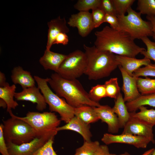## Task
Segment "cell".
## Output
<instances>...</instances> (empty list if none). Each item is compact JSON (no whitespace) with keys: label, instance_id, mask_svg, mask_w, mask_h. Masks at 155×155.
Wrapping results in <instances>:
<instances>
[{"label":"cell","instance_id":"43","mask_svg":"<svg viewBox=\"0 0 155 155\" xmlns=\"http://www.w3.org/2000/svg\"><path fill=\"white\" fill-rule=\"evenodd\" d=\"M6 79L4 73L0 72V87H4L9 84L6 82Z\"/></svg>","mask_w":155,"mask_h":155},{"label":"cell","instance_id":"15","mask_svg":"<svg viewBox=\"0 0 155 155\" xmlns=\"http://www.w3.org/2000/svg\"><path fill=\"white\" fill-rule=\"evenodd\" d=\"M94 108L100 120L107 125L108 132L111 134L117 133L120 128L119 123L112 108L108 105H100Z\"/></svg>","mask_w":155,"mask_h":155},{"label":"cell","instance_id":"14","mask_svg":"<svg viewBox=\"0 0 155 155\" xmlns=\"http://www.w3.org/2000/svg\"><path fill=\"white\" fill-rule=\"evenodd\" d=\"M118 67L123 79L122 90L124 94L123 99L125 102H131L141 95L137 88V78L129 75L121 66Z\"/></svg>","mask_w":155,"mask_h":155},{"label":"cell","instance_id":"36","mask_svg":"<svg viewBox=\"0 0 155 155\" xmlns=\"http://www.w3.org/2000/svg\"><path fill=\"white\" fill-rule=\"evenodd\" d=\"M91 13L95 28L98 27L104 22L106 13L100 8L92 10Z\"/></svg>","mask_w":155,"mask_h":155},{"label":"cell","instance_id":"34","mask_svg":"<svg viewBox=\"0 0 155 155\" xmlns=\"http://www.w3.org/2000/svg\"><path fill=\"white\" fill-rule=\"evenodd\" d=\"M133 76L137 78L140 76L155 77V64L150 63L144 67H140L133 73Z\"/></svg>","mask_w":155,"mask_h":155},{"label":"cell","instance_id":"44","mask_svg":"<svg viewBox=\"0 0 155 155\" xmlns=\"http://www.w3.org/2000/svg\"><path fill=\"white\" fill-rule=\"evenodd\" d=\"M0 106L3 108H5L7 107L6 103L2 99L0 98Z\"/></svg>","mask_w":155,"mask_h":155},{"label":"cell","instance_id":"4","mask_svg":"<svg viewBox=\"0 0 155 155\" xmlns=\"http://www.w3.org/2000/svg\"><path fill=\"white\" fill-rule=\"evenodd\" d=\"M11 118L3 121V133L6 142L20 145L29 142L37 137L33 128L27 123L9 112Z\"/></svg>","mask_w":155,"mask_h":155},{"label":"cell","instance_id":"42","mask_svg":"<svg viewBox=\"0 0 155 155\" xmlns=\"http://www.w3.org/2000/svg\"><path fill=\"white\" fill-rule=\"evenodd\" d=\"M146 18L150 21L152 25V36L153 38H155V16H146Z\"/></svg>","mask_w":155,"mask_h":155},{"label":"cell","instance_id":"29","mask_svg":"<svg viewBox=\"0 0 155 155\" xmlns=\"http://www.w3.org/2000/svg\"><path fill=\"white\" fill-rule=\"evenodd\" d=\"M137 9L141 14L155 16V0H138Z\"/></svg>","mask_w":155,"mask_h":155},{"label":"cell","instance_id":"25","mask_svg":"<svg viewBox=\"0 0 155 155\" xmlns=\"http://www.w3.org/2000/svg\"><path fill=\"white\" fill-rule=\"evenodd\" d=\"M140 111L130 113L131 116L138 118L154 126L155 125V109H148L145 106H140Z\"/></svg>","mask_w":155,"mask_h":155},{"label":"cell","instance_id":"21","mask_svg":"<svg viewBox=\"0 0 155 155\" xmlns=\"http://www.w3.org/2000/svg\"><path fill=\"white\" fill-rule=\"evenodd\" d=\"M115 100V104L112 108L118 117L120 128H123L130 118V112L121 93Z\"/></svg>","mask_w":155,"mask_h":155},{"label":"cell","instance_id":"22","mask_svg":"<svg viewBox=\"0 0 155 155\" xmlns=\"http://www.w3.org/2000/svg\"><path fill=\"white\" fill-rule=\"evenodd\" d=\"M74 113L75 116L88 125L96 122L100 120L94 107L90 106L84 105L74 108Z\"/></svg>","mask_w":155,"mask_h":155},{"label":"cell","instance_id":"23","mask_svg":"<svg viewBox=\"0 0 155 155\" xmlns=\"http://www.w3.org/2000/svg\"><path fill=\"white\" fill-rule=\"evenodd\" d=\"M16 89L14 84L10 86L8 84L4 87H0V98L6 103L7 111L8 113L12 111V109H15L19 105L14 99Z\"/></svg>","mask_w":155,"mask_h":155},{"label":"cell","instance_id":"9","mask_svg":"<svg viewBox=\"0 0 155 155\" xmlns=\"http://www.w3.org/2000/svg\"><path fill=\"white\" fill-rule=\"evenodd\" d=\"M55 137L51 135L36 137L31 141L20 145L6 142L9 155H33L46 142Z\"/></svg>","mask_w":155,"mask_h":155},{"label":"cell","instance_id":"40","mask_svg":"<svg viewBox=\"0 0 155 155\" xmlns=\"http://www.w3.org/2000/svg\"><path fill=\"white\" fill-rule=\"evenodd\" d=\"M69 41V38L66 33H61L57 36L53 44H62L65 45L68 44Z\"/></svg>","mask_w":155,"mask_h":155},{"label":"cell","instance_id":"31","mask_svg":"<svg viewBox=\"0 0 155 155\" xmlns=\"http://www.w3.org/2000/svg\"><path fill=\"white\" fill-rule=\"evenodd\" d=\"M88 94L91 100L96 102H99L101 99L107 97L104 84H98L92 87Z\"/></svg>","mask_w":155,"mask_h":155},{"label":"cell","instance_id":"35","mask_svg":"<svg viewBox=\"0 0 155 155\" xmlns=\"http://www.w3.org/2000/svg\"><path fill=\"white\" fill-rule=\"evenodd\" d=\"M54 138H51L38 149L33 155H58L53 147Z\"/></svg>","mask_w":155,"mask_h":155},{"label":"cell","instance_id":"19","mask_svg":"<svg viewBox=\"0 0 155 155\" xmlns=\"http://www.w3.org/2000/svg\"><path fill=\"white\" fill-rule=\"evenodd\" d=\"M116 58L119 65L130 75L133 76V73L143 66L151 63L150 60L144 58L138 59L135 57L116 55Z\"/></svg>","mask_w":155,"mask_h":155},{"label":"cell","instance_id":"1","mask_svg":"<svg viewBox=\"0 0 155 155\" xmlns=\"http://www.w3.org/2000/svg\"><path fill=\"white\" fill-rule=\"evenodd\" d=\"M94 34V45L97 49L115 55L135 58L146 50L136 44L134 40L126 32L108 26L95 32Z\"/></svg>","mask_w":155,"mask_h":155},{"label":"cell","instance_id":"38","mask_svg":"<svg viewBox=\"0 0 155 155\" xmlns=\"http://www.w3.org/2000/svg\"><path fill=\"white\" fill-rule=\"evenodd\" d=\"M104 22L109 23L110 27L113 29L121 30L118 18L117 16L108 14H106Z\"/></svg>","mask_w":155,"mask_h":155},{"label":"cell","instance_id":"27","mask_svg":"<svg viewBox=\"0 0 155 155\" xmlns=\"http://www.w3.org/2000/svg\"><path fill=\"white\" fill-rule=\"evenodd\" d=\"M100 145L97 141H84L82 146L76 149L73 155H94Z\"/></svg>","mask_w":155,"mask_h":155},{"label":"cell","instance_id":"37","mask_svg":"<svg viewBox=\"0 0 155 155\" xmlns=\"http://www.w3.org/2000/svg\"><path fill=\"white\" fill-rule=\"evenodd\" d=\"M100 8L102 9L106 14L117 16L112 0H101Z\"/></svg>","mask_w":155,"mask_h":155},{"label":"cell","instance_id":"7","mask_svg":"<svg viewBox=\"0 0 155 155\" xmlns=\"http://www.w3.org/2000/svg\"><path fill=\"white\" fill-rule=\"evenodd\" d=\"M126 15L117 16L121 30L129 34L134 40L152 36V26L149 21L143 20L141 14L130 7Z\"/></svg>","mask_w":155,"mask_h":155},{"label":"cell","instance_id":"3","mask_svg":"<svg viewBox=\"0 0 155 155\" xmlns=\"http://www.w3.org/2000/svg\"><path fill=\"white\" fill-rule=\"evenodd\" d=\"M87 60L84 74L90 80H97L109 76L119 65L116 55L99 50L94 45H83Z\"/></svg>","mask_w":155,"mask_h":155},{"label":"cell","instance_id":"33","mask_svg":"<svg viewBox=\"0 0 155 155\" xmlns=\"http://www.w3.org/2000/svg\"><path fill=\"white\" fill-rule=\"evenodd\" d=\"M154 41H152L148 37H145L141 39L146 47V50L141 53L144 58L152 60L155 62V38Z\"/></svg>","mask_w":155,"mask_h":155},{"label":"cell","instance_id":"12","mask_svg":"<svg viewBox=\"0 0 155 155\" xmlns=\"http://www.w3.org/2000/svg\"><path fill=\"white\" fill-rule=\"evenodd\" d=\"M67 24L70 27L77 28L79 34L83 37L88 36L95 28L92 13L89 11L71 15Z\"/></svg>","mask_w":155,"mask_h":155},{"label":"cell","instance_id":"17","mask_svg":"<svg viewBox=\"0 0 155 155\" xmlns=\"http://www.w3.org/2000/svg\"><path fill=\"white\" fill-rule=\"evenodd\" d=\"M47 25L49 29L46 49L50 50L57 36L61 33H67L69 30L65 18H61L60 16L51 20Z\"/></svg>","mask_w":155,"mask_h":155},{"label":"cell","instance_id":"16","mask_svg":"<svg viewBox=\"0 0 155 155\" xmlns=\"http://www.w3.org/2000/svg\"><path fill=\"white\" fill-rule=\"evenodd\" d=\"M90 125L87 124L75 116L73 117L67 123L57 129V131L71 130L77 132L82 137L84 141H91L92 135L90 130Z\"/></svg>","mask_w":155,"mask_h":155},{"label":"cell","instance_id":"46","mask_svg":"<svg viewBox=\"0 0 155 155\" xmlns=\"http://www.w3.org/2000/svg\"><path fill=\"white\" fill-rule=\"evenodd\" d=\"M111 155H131L129 153L127 152H125L124 153L119 155H117L115 154H111Z\"/></svg>","mask_w":155,"mask_h":155},{"label":"cell","instance_id":"24","mask_svg":"<svg viewBox=\"0 0 155 155\" xmlns=\"http://www.w3.org/2000/svg\"><path fill=\"white\" fill-rule=\"evenodd\" d=\"M126 105L130 113L136 112L142 106L148 105L155 107V92L147 95H141L133 101L126 102Z\"/></svg>","mask_w":155,"mask_h":155},{"label":"cell","instance_id":"30","mask_svg":"<svg viewBox=\"0 0 155 155\" xmlns=\"http://www.w3.org/2000/svg\"><path fill=\"white\" fill-rule=\"evenodd\" d=\"M101 0H78L74 5V8L80 11H87L100 8Z\"/></svg>","mask_w":155,"mask_h":155},{"label":"cell","instance_id":"10","mask_svg":"<svg viewBox=\"0 0 155 155\" xmlns=\"http://www.w3.org/2000/svg\"><path fill=\"white\" fill-rule=\"evenodd\" d=\"M105 144L114 143L125 144L134 146L137 148H146L151 142L148 139L143 137L127 133L115 135L105 133L101 140Z\"/></svg>","mask_w":155,"mask_h":155},{"label":"cell","instance_id":"20","mask_svg":"<svg viewBox=\"0 0 155 155\" xmlns=\"http://www.w3.org/2000/svg\"><path fill=\"white\" fill-rule=\"evenodd\" d=\"M14 84L20 85L23 89L35 86V80L31 73L20 66L13 68L11 76Z\"/></svg>","mask_w":155,"mask_h":155},{"label":"cell","instance_id":"13","mask_svg":"<svg viewBox=\"0 0 155 155\" xmlns=\"http://www.w3.org/2000/svg\"><path fill=\"white\" fill-rule=\"evenodd\" d=\"M35 86L23 89L19 92H16L14 98L18 101H26L36 104V108L39 111H42L46 107L44 97Z\"/></svg>","mask_w":155,"mask_h":155},{"label":"cell","instance_id":"2","mask_svg":"<svg viewBox=\"0 0 155 155\" xmlns=\"http://www.w3.org/2000/svg\"><path fill=\"white\" fill-rule=\"evenodd\" d=\"M48 83L57 95L64 98L74 108L84 105L97 107L101 105L90 99L88 93L77 79H65L55 73L48 78Z\"/></svg>","mask_w":155,"mask_h":155},{"label":"cell","instance_id":"8","mask_svg":"<svg viewBox=\"0 0 155 155\" xmlns=\"http://www.w3.org/2000/svg\"><path fill=\"white\" fill-rule=\"evenodd\" d=\"M87 63L85 52L76 50L67 55L57 73L65 79H77L84 74Z\"/></svg>","mask_w":155,"mask_h":155},{"label":"cell","instance_id":"39","mask_svg":"<svg viewBox=\"0 0 155 155\" xmlns=\"http://www.w3.org/2000/svg\"><path fill=\"white\" fill-rule=\"evenodd\" d=\"M3 125H0V152L2 155H9L3 133Z\"/></svg>","mask_w":155,"mask_h":155},{"label":"cell","instance_id":"18","mask_svg":"<svg viewBox=\"0 0 155 155\" xmlns=\"http://www.w3.org/2000/svg\"><path fill=\"white\" fill-rule=\"evenodd\" d=\"M66 55L46 49L39 62L44 69L51 70L57 73Z\"/></svg>","mask_w":155,"mask_h":155},{"label":"cell","instance_id":"11","mask_svg":"<svg viewBox=\"0 0 155 155\" xmlns=\"http://www.w3.org/2000/svg\"><path fill=\"white\" fill-rule=\"evenodd\" d=\"M153 127L143 121L130 116L129 120L123 128L122 133L143 137L154 144L155 140L153 133Z\"/></svg>","mask_w":155,"mask_h":155},{"label":"cell","instance_id":"26","mask_svg":"<svg viewBox=\"0 0 155 155\" xmlns=\"http://www.w3.org/2000/svg\"><path fill=\"white\" fill-rule=\"evenodd\" d=\"M137 84L138 90L141 95L155 92V79H151L148 77L145 78L139 77L137 78Z\"/></svg>","mask_w":155,"mask_h":155},{"label":"cell","instance_id":"45","mask_svg":"<svg viewBox=\"0 0 155 155\" xmlns=\"http://www.w3.org/2000/svg\"><path fill=\"white\" fill-rule=\"evenodd\" d=\"M154 150V148H151L146 151L141 155H152Z\"/></svg>","mask_w":155,"mask_h":155},{"label":"cell","instance_id":"32","mask_svg":"<svg viewBox=\"0 0 155 155\" xmlns=\"http://www.w3.org/2000/svg\"><path fill=\"white\" fill-rule=\"evenodd\" d=\"M117 16L125 15L128 9L133 4L135 0H112Z\"/></svg>","mask_w":155,"mask_h":155},{"label":"cell","instance_id":"47","mask_svg":"<svg viewBox=\"0 0 155 155\" xmlns=\"http://www.w3.org/2000/svg\"><path fill=\"white\" fill-rule=\"evenodd\" d=\"M152 155H155V147L154 148V150Z\"/></svg>","mask_w":155,"mask_h":155},{"label":"cell","instance_id":"5","mask_svg":"<svg viewBox=\"0 0 155 155\" xmlns=\"http://www.w3.org/2000/svg\"><path fill=\"white\" fill-rule=\"evenodd\" d=\"M14 116L28 124L34 130L38 137L46 135L55 137L58 132L57 129L61 121L54 113L51 112L29 111L25 117Z\"/></svg>","mask_w":155,"mask_h":155},{"label":"cell","instance_id":"28","mask_svg":"<svg viewBox=\"0 0 155 155\" xmlns=\"http://www.w3.org/2000/svg\"><path fill=\"white\" fill-rule=\"evenodd\" d=\"M104 85L107 96L116 99L121 93V88L119 85L117 78H110L106 81Z\"/></svg>","mask_w":155,"mask_h":155},{"label":"cell","instance_id":"41","mask_svg":"<svg viewBox=\"0 0 155 155\" xmlns=\"http://www.w3.org/2000/svg\"><path fill=\"white\" fill-rule=\"evenodd\" d=\"M107 145H100L94 155H111Z\"/></svg>","mask_w":155,"mask_h":155},{"label":"cell","instance_id":"6","mask_svg":"<svg viewBox=\"0 0 155 155\" xmlns=\"http://www.w3.org/2000/svg\"><path fill=\"white\" fill-rule=\"evenodd\" d=\"M34 78L50 112L58 113L61 121L67 123L75 116L74 108L70 105L64 98L53 92L48 85V78H43L36 75H34Z\"/></svg>","mask_w":155,"mask_h":155}]
</instances>
